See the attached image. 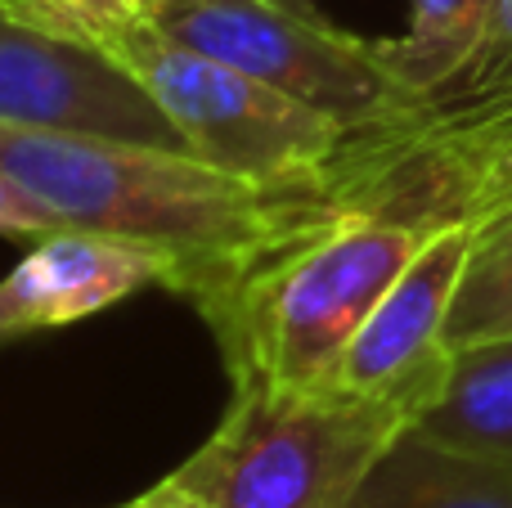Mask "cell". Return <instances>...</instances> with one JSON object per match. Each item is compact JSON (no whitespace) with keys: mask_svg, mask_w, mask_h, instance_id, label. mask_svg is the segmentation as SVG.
<instances>
[{"mask_svg":"<svg viewBox=\"0 0 512 508\" xmlns=\"http://www.w3.org/2000/svg\"><path fill=\"white\" fill-rule=\"evenodd\" d=\"M0 171L27 185L68 230L153 248L171 293L216 324L256 270L319 234L337 212L328 189L234 176L198 153L23 131L0 122Z\"/></svg>","mask_w":512,"mask_h":508,"instance_id":"obj_1","label":"cell"},{"mask_svg":"<svg viewBox=\"0 0 512 508\" xmlns=\"http://www.w3.org/2000/svg\"><path fill=\"white\" fill-rule=\"evenodd\" d=\"M0 14L108 54L158 99L198 158L265 185L333 189L351 126L194 50L131 0H0Z\"/></svg>","mask_w":512,"mask_h":508,"instance_id":"obj_2","label":"cell"},{"mask_svg":"<svg viewBox=\"0 0 512 508\" xmlns=\"http://www.w3.org/2000/svg\"><path fill=\"white\" fill-rule=\"evenodd\" d=\"M423 410L405 392L239 378L221 428L171 482L207 508H346L382 450Z\"/></svg>","mask_w":512,"mask_h":508,"instance_id":"obj_3","label":"cell"},{"mask_svg":"<svg viewBox=\"0 0 512 508\" xmlns=\"http://www.w3.org/2000/svg\"><path fill=\"white\" fill-rule=\"evenodd\" d=\"M427 234V225L342 207L319 234L256 270L230 311L212 324L230 383H333L346 347Z\"/></svg>","mask_w":512,"mask_h":508,"instance_id":"obj_4","label":"cell"},{"mask_svg":"<svg viewBox=\"0 0 512 508\" xmlns=\"http://www.w3.org/2000/svg\"><path fill=\"white\" fill-rule=\"evenodd\" d=\"M153 18L194 50L351 131L414 108L382 63L378 41L337 27L310 0H171Z\"/></svg>","mask_w":512,"mask_h":508,"instance_id":"obj_5","label":"cell"},{"mask_svg":"<svg viewBox=\"0 0 512 508\" xmlns=\"http://www.w3.org/2000/svg\"><path fill=\"white\" fill-rule=\"evenodd\" d=\"M0 122L194 153L158 99L108 54L0 14Z\"/></svg>","mask_w":512,"mask_h":508,"instance_id":"obj_6","label":"cell"},{"mask_svg":"<svg viewBox=\"0 0 512 508\" xmlns=\"http://www.w3.org/2000/svg\"><path fill=\"white\" fill-rule=\"evenodd\" d=\"M472 252H477V234L463 221L427 234V243L414 252V261L400 270V279L346 347L333 387L364 396L405 392L432 405L450 369L445 324H450V306Z\"/></svg>","mask_w":512,"mask_h":508,"instance_id":"obj_7","label":"cell"},{"mask_svg":"<svg viewBox=\"0 0 512 508\" xmlns=\"http://www.w3.org/2000/svg\"><path fill=\"white\" fill-rule=\"evenodd\" d=\"M171 266L153 248L90 230H59L0 279V351L32 333L68 329L144 288H167Z\"/></svg>","mask_w":512,"mask_h":508,"instance_id":"obj_8","label":"cell"},{"mask_svg":"<svg viewBox=\"0 0 512 508\" xmlns=\"http://www.w3.org/2000/svg\"><path fill=\"white\" fill-rule=\"evenodd\" d=\"M346 508H512V464L436 446L409 423Z\"/></svg>","mask_w":512,"mask_h":508,"instance_id":"obj_9","label":"cell"},{"mask_svg":"<svg viewBox=\"0 0 512 508\" xmlns=\"http://www.w3.org/2000/svg\"><path fill=\"white\" fill-rule=\"evenodd\" d=\"M414 428L436 446L512 464V338L450 351L441 392Z\"/></svg>","mask_w":512,"mask_h":508,"instance_id":"obj_10","label":"cell"},{"mask_svg":"<svg viewBox=\"0 0 512 508\" xmlns=\"http://www.w3.org/2000/svg\"><path fill=\"white\" fill-rule=\"evenodd\" d=\"M495 0H409V27L382 36L378 54L409 99H432L472 63Z\"/></svg>","mask_w":512,"mask_h":508,"instance_id":"obj_11","label":"cell"},{"mask_svg":"<svg viewBox=\"0 0 512 508\" xmlns=\"http://www.w3.org/2000/svg\"><path fill=\"white\" fill-rule=\"evenodd\" d=\"M512 338V243L477 248L454 293L445 347H477V342Z\"/></svg>","mask_w":512,"mask_h":508,"instance_id":"obj_12","label":"cell"},{"mask_svg":"<svg viewBox=\"0 0 512 508\" xmlns=\"http://www.w3.org/2000/svg\"><path fill=\"white\" fill-rule=\"evenodd\" d=\"M512 99V0H495L490 27L481 36L472 63L432 99H418L414 108L432 113H463V108H490Z\"/></svg>","mask_w":512,"mask_h":508,"instance_id":"obj_13","label":"cell"},{"mask_svg":"<svg viewBox=\"0 0 512 508\" xmlns=\"http://www.w3.org/2000/svg\"><path fill=\"white\" fill-rule=\"evenodd\" d=\"M59 230H68L59 212L45 207L27 185H18L9 171H0V234L5 239H45Z\"/></svg>","mask_w":512,"mask_h":508,"instance_id":"obj_14","label":"cell"},{"mask_svg":"<svg viewBox=\"0 0 512 508\" xmlns=\"http://www.w3.org/2000/svg\"><path fill=\"white\" fill-rule=\"evenodd\" d=\"M472 234H477V248H495V243H512V203L499 207V212L481 216L477 225H472Z\"/></svg>","mask_w":512,"mask_h":508,"instance_id":"obj_15","label":"cell"},{"mask_svg":"<svg viewBox=\"0 0 512 508\" xmlns=\"http://www.w3.org/2000/svg\"><path fill=\"white\" fill-rule=\"evenodd\" d=\"M140 500H144V508H207L194 491H185V486L171 482V477H167V482L153 486L149 495H140Z\"/></svg>","mask_w":512,"mask_h":508,"instance_id":"obj_16","label":"cell"},{"mask_svg":"<svg viewBox=\"0 0 512 508\" xmlns=\"http://www.w3.org/2000/svg\"><path fill=\"white\" fill-rule=\"evenodd\" d=\"M131 5H140L144 14H162V9H167L171 0H131Z\"/></svg>","mask_w":512,"mask_h":508,"instance_id":"obj_17","label":"cell"},{"mask_svg":"<svg viewBox=\"0 0 512 508\" xmlns=\"http://www.w3.org/2000/svg\"><path fill=\"white\" fill-rule=\"evenodd\" d=\"M117 508H144V500H131V504H117Z\"/></svg>","mask_w":512,"mask_h":508,"instance_id":"obj_18","label":"cell"}]
</instances>
